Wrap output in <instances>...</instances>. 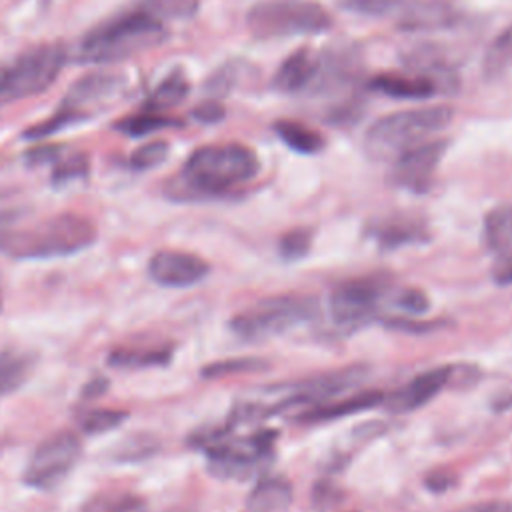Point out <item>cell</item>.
Here are the masks:
<instances>
[{"mask_svg":"<svg viewBox=\"0 0 512 512\" xmlns=\"http://www.w3.org/2000/svg\"><path fill=\"white\" fill-rule=\"evenodd\" d=\"M508 70H512V26L492 40L482 58V74L486 80H496Z\"/></svg>","mask_w":512,"mask_h":512,"instance_id":"30","label":"cell"},{"mask_svg":"<svg viewBox=\"0 0 512 512\" xmlns=\"http://www.w3.org/2000/svg\"><path fill=\"white\" fill-rule=\"evenodd\" d=\"M258 170V156L248 146L206 144L186 158L182 170L166 184V194L174 200L220 198L252 180Z\"/></svg>","mask_w":512,"mask_h":512,"instance_id":"1","label":"cell"},{"mask_svg":"<svg viewBox=\"0 0 512 512\" xmlns=\"http://www.w3.org/2000/svg\"><path fill=\"white\" fill-rule=\"evenodd\" d=\"M182 122L178 118H172L168 114H160V112H150V110H136L134 114L130 116H124L120 120H116L112 124V128L116 132H122L130 138H142V136H148L152 132H158V130H166V128H180Z\"/></svg>","mask_w":512,"mask_h":512,"instance_id":"27","label":"cell"},{"mask_svg":"<svg viewBox=\"0 0 512 512\" xmlns=\"http://www.w3.org/2000/svg\"><path fill=\"white\" fill-rule=\"evenodd\" d=\"M484 238L490 252L512 264V204L498 206L486 214Z\"/></svg>","mask_w":512,"mask_h":512,"instance_id":"24","label":"cell"},{"mask_svg":"<svg viewBox=\"0 0 512 512\" xmlns=\"http://www.w3.org/2000/svg\"><path fill=\"white\" fill-rule=\"evenodd\" d=\"M274 132L288 148H292L294 152H300V154H316L324 148L322 134L308 128L302 122H296V120L274 122Z\"/></svg>","mask_w":512,"mask_h":512,"instance_id":"28","label":"cell"},{"mask_svg":"<svg viewBox=\"0 0 512 512\" xmlns=\"http://www.w3.org/2000/svg\"><path fill=\"white\" fill-rule=\"evenodd\" d=\"M246 70V62L240 60H228L220 68H216L204 82V92L210 98H224L226 94L236 88L238 80L242 78V72Z\"/></svg>","mask_w":512,"mask_h":512,"instance_id":"32","label":"cell"},{"mask_svg":"<svg viewBox=\"0 0 512 512\" xmlns=\"http://www.w3.org/2000/svg\"><path fill=\"white\" fill-rule=\"evenodd\" d=\"M0 306H2V296H0Z\"/></svg>","mask_w":512,"mask_h":512,"instance_id":"47","label":"cell"},{"mask_svg":"<svg viewBox=\"0 0 512 512\" xmlns=\"http://www.w3.org/2000/svg\"><path fill=\"white\" fill-rule=\"evenodd\" d=\"M454 372H456L454 366H436L426 372H420L408 384L394 390L388 398L384 396L382 402H386L388 410H392L396 414L412 412V410L420 408L422 404L430 402L444 386H448Z\"/></svg>","mask_w":512,"mask_h":512,"instance_id":"15","label":"cell"},{"mask_svg":"<svg viewBox=\"0 0 512 512\" xmlns=\"http://www.w3.org/2000/svg\"><path fill=\"white\" fill-rule=\"evenodd\" d=\"M210 272V264L190 252L158 250L148 260V276L168 288H188L202 282Z\"/></svg>","mask_w":512,"mask_h":512,"instance_id":"14","label":"cell"},{"mask_svg":"<svg viewBox=\"0 0 512 512\" xmlns=\"http://www.w3.org/2000/svg\"><path fill=\"white\" fill-rule=\"evenodd\" d=\"M458 20L460 10L450 0H416L402 10L398 26L408 32H428L450 28Z\"/></svg>","mask_w":512,"mask_h":512,"instance_id":"16","label":"cell"},{"mask_svg":"<svg viewBox=\"0 0 512 512\" xmlns=\"http://www.w3.org/2000/svg\"><path fill=\"white\" fill-rule=\"evenodd\" d=\"M82 452L80 438L70 430L46 436L32 452L22 480L34 490H54L76 466Z\"/></svg>","mask_w":512,"mask_h":512,"instance_id":"10","label":"cell"},{"mask_svg":"<svg viewBox=\"0 0 512 512\" xmlns=\"http://www.w3.org/2000/svg\"><path fill=\"white\" fill-rule=\"evenodd\" d=\"M190 114L194 120H198L202 124H214V122H220L226 112H224V106L216 98H208V100L196 104Z\"/></svg>","mask_w":512,"mask_h":512,"instance_id":"40","label":"cell"},{"mask_svg":"<svg viewBox=\"0 0 512 512\" xmlns=\"http://www.w3.org/2000/svg\"><path fill=\"white\" fill-rule=\"evenodd\" d=\"M462 512H512V504H508V502H484V504L470 506Z\"/></svg>","mask_w":512,"mask_h":512,"instance_id":"43","label":"cell"},{"mask_svg":"<svg viewBox=\"0 0 512 512\" xmlns=\"http://www.w3.org/2000/svg\"><path fill=\"white\" fill-rule=\"evenodd\" d=\"M128 418L120 408H90L78 416V426L84 434H104L118 428Z\"/></svg>","mask_w":512,"mask_h":512,"instance_id":"33","label":"cell"},{"mask_svg":"<svg viewBox=\"0 0 512 512\" xmlns=\"http://www.w3.org/2000/svg\"><path fill=\"white\" fill-rule=\"evenodd\" d=\"M392 300H394V306H396L400 312L412 314V316L424 314V312L430 308L428 296H426L422 290H418V288H402V290H398V292L392 296Z\"/></svg>","mask_w":512,"mask_h":512,"instance_id":"38","label":"cell"},{"mask_svg":"<svg viewBox=\"0 0 512 512\" xmlns=\"http://www.w3.org/2000/svg\"><path fill=\"white\" fill-rule=\"evenodd\" d=\"M446 148V140H432L406 150L394 160L392 182L412 192H426Z\"/></svg>","mask_w":512,"mask_h":512,"instance_id":"13","label":"cell"},{"mask_svg":"<svg viewBox=\"0 0 512 512\" xmlns=\"http://www.w3.org/2000/svg\"><path fill=\"white\" fill-rule=\"evenodd\" d=\"M274 430H258L246 436L236 434V424L228 422L218 428L198 430L190 436V444L208 458V470L218 478L246 480L272 460Z\"/></svg>","mask_w":512,"mask_h":512,"instance_id":"4","label":"cell"},{"mask_svg":"<svg viewBox=\"0 0 512 512\" xmlns=\"http://www.w3.org/2000/svg\"><path fill=\"white\" fill-rule=\"evenodd\" d=\"M172 360V346L170 344H148V346H118L108 354V364L114 368H152V366H166Z\"/></svg>","mask_w":512,"mask_h":512,"instance_id":"22","label":"cell"},{"mask_svg":"<svg viewBox=\"0 0 512 512\" xmlns=\"http://www.w3.org/2000/svg\"><path fill=\"white\" fill-rule=\"evenodd\" d=\"M126 78L116 72L94 70L80 76L64 94L56 110L22 130V138L36 142L50 138L62 130L84 124L94 118L98 112L108 108L116 96L122 94Z\"/></svg>","mask_w":512,"mask_h":512,"instance_id":"5","label":"cell"},{"mask_svg":"<svg viewBox=\"0 0 512 512\" xmlns=\"http://www.w3.org/2000/svg\"><path fill=\"white\" fill-rule=\"evenodd\" d=\"M170 152V146L166 140H152L142 146H138L130 156H128V166L130 170L142 172V170H152L160 166Z\"/></svg>","mask_w":512,"mask_h":512,"instance_id":"34","label":"cell"},{"mask_svg":"<svg viewBox=\"0 0 512 512\" xmlns=\"http://www.w3.org/2000/svg\"><path fill=\"white\" fill-rule=\"evenodd\" d=\"M344 4L352 12L370 14V16L382 14V12H386L390 8V0H344Z\"/></svg>","mask_w":512,"mask_h":512,"instance_id":"41","label":"cell"},{"mask_svg":"<svg viewBox=\"0 0 512 512\" xmlns=\"http://www.w3.org/2000/svg\"><path fill=\"white\" fill-rule=\"evenodd\" d=\"M108 386V382L104 378H94L86 388H84V398H94V396H100L104 392V388Z\"/></svg>","mask_w":512,"mask_h":512,"instance_id":"44","label":"cell"},{"mask_svg":"<svg viewBox=\"0 0 512 512\" xmlns=\"http://www.w3.org/2000/svg\"><path fill=\"white\" fill-rule=\"evenodd\" d=\"M384 294L386 280L378 276L346 280L332 290L330 316L340 328L362 326L376 318Z\"/></svg>","mask_w":512,"mask_h":512,"instance_id":"11","label":"cell"},{"mask_svg":"<svg viewBox=\"0 0 512 512\" xmlns=\"http://www.w3.org/2000/svg\"><path fill=\"white\" fill-rule=\"evenodd\" d=\"M66 56L62 42H44L0 64V108L48 90L62 72Z\"/></svg>","mask_w":512,"mask_h":512,"instance_id":"7","label":"cell"},{"mask_svg":"<svg viewBox=\"0 0 512 512\" xmlns=\"http://www.w3.org/2000/svg\"><path fill=\"white\" fill-rule=\"evenodd\" d=\"M452 118L454 110L450 106H428L388 114L368 128L364 150L372 160H396L434 132L446 128Z\"/></svg>","mask_w":512,"mask_h":512,"instance_id":"6","label":"cell"},{"mask_svg":"<svg viewBox=\"0 0 512 512\" xmlns=\"http://www.w3.org/2000/svg\"><path fill=\"white\" fill-rule=\"evenodd\" d=\"M66 146L62 144H34L32 148H28L24 152V162L28 166H46V164H52L60 152L64 150Z\"/></svg>","mask_w":512,"mask_h":512,"instance_id":"39","label":"cell"},{"mask_svg":"<svg viewBox=\"0 0 512 512\" xmlns=\"http://www.w3.org/2000/svg\"><path fill=\"white\" fill-rule=\"evenodd\" d=\"M98 238L90 218L62 212L26 228L0 230V252L16 260H50L78 254Z\"/></svg>","mask_w":512,"mask_h":512,"instance_id":"3","label":"cell"},{"mask_svg":"<svg viewBox=\"0 0 512 512\" xmlns=\"http://www.w3.org/2000/svg\"><path fill=\"white\" fill-rule=\"evenodd\" d=\"M138 4L160 20L190 18L198 10V0H138Z\"/></svg>","mask_w":512,"mask_h":512,"instance_id":"36","label":"cell"},{"mask_svg":"<svg viewBox=\"0 0 512 512\" xmlns=\"http://www.w3.org/2000/svg\"><path fill=\"white\" fill-rule=\"evenodd\" d=\"M384 322L390 328L404 330V332H426V330H432V326H438V322H414L410 318H390Z\"/></svg>","mask_w":512,"mask_h":512,"instance_id":"42","label":"cell"},{"mask_svg":"<svg viewBox=\"0 0 512 512\" xmlns=\"http://www.w3.org/2000/svg\"><path fill=\"white\" fill-rule=\"evenodd\" d=\"M36 354L20 348L0 350V396L12 394L22 388L32 376Z\"/></svg>","mask_w":512,"mask_h":512,"instance_id":"23","label":"cell"},{"mask_svg":"<svg viewBox=\"0 0 512 512\" xmlns=\"http://www.w3.org/2000/svg\"><path fill=\"white\" fill-rule=\"evenodd\" d=\"M406 68L432 80L438 92H452L458 86L454 64L436 46H416L404 56Z\"/></svg>","mask_w":512,"mask_h":512,"instance_id":"17","label":"cell"},{"mask_svg":"<svg viewBox=\"0 0 512 512\" xmlns=\"http://www.w3.org/2000/svg\"><path fill=\"white\" fill-rule=\"evenodd\" d=\"M314 64L316 56L308 48H300L292 52L276 70L272 78V86L278 92L284 94H296V92H306L312 74H314Z\"/></svg>","mask_w":512,"mask_h":512,"instance_id":"20","label":"cell"},{"mask_svg":"<svg viewBox=\"0 0 512 512\" xmlns=\"http://www.w3.org/2000/svg\"><path fill=\"white\" fill-rule=\"evenodd\" d=\"M268 368V362L262 358H228V360H218L202 368L204 378H224L232 374H242V372H258Z\"/></svg>","mask_w":512,"mask_h":512,"instance_id":"35","label":"cell"},{"mask_svg":"<svg viewBox=\"0 0 512 512\" xmlns=\"http://www.w3.org/2000/svg\"><path fill=\"white\" fill-rule=\"evenodd\" d=\"M454 482V478H450L448 474H440V476H430L428 480H426V484L430 486V490H446L450 484Z\"/></svg>","mask_w":512,"mask_h":512,"instance_id":"45","label":"cell"},{"mask_svg":"<svg viewBox=\"0 0 512 512\" xmlns=\"http://www.w3.org/2000/svg\"><path fill=\"white\" fill-rule=\"evenodd\" d=\"M50 166H52V172H50L52 186H66L74 180L86 178L90 172L88 156L84 152H76L68 148H64Z\"/></svg>","mask_w":512,"mask_h":512,"instance_id":"31","label":"cell"},{"mask_svg":"<svg viewBox=\"0 0 512 512\" xmlns=\"http://www.w3.org/2000/svg\"><path fill=\"white\" fill-rule=\"evenodd\" d=\"M246 22L260 40L320 34L332 26L328 10L314 0H262L248 10Z\"/></svg>","mask_w":512,"mask_h":512,"instance_id":"9","label":"cell"},{"mask_svg":"<svg viewBox=\"0 0 512 512\" xmlns=\"http://www.w3.org/2000/svg\"><path fill=\"white\" fill-rule=\"evenodd\" d=\"M144 500L128 490H104L92 494L80 512H144Z\"/></svg>","mask_w":512,"mask_h":512,"instance_id":"29","label":"cell"},{"mask_svg":"<svg viewBox=\"0 0 512 512\" xmlns=\"http://www.w3.org/2000/svg\"><path fill=\"white\" fill-rule=\"evenodd\" d=\"M310 244H312V230L310 228H294L280 238L278 252L286 262H294L308 254Z\"/></svg>","mask_w":512,"mask_h":512,"instance_id":"37","label":"cell"},{"mask_svg":"<svg viewBox=\"0 0 512 512\" xmlns=\"http://www.w3.org/2000/svg\"><path fill=\"white\" fill-rule=\"evenodd\" d=\"M370 234L382 248H398V246L420 244L428 240V228L424 220L408 214H394V216L376 220L370 226Z\"/></svg>","mask_w":512,"mask_h":512,"instance_id":"18","label":"cell"},{"mask_svg":"<svg viewBox=\"0 0 512 512\" xmlns=\"http://www.w3.org/2000/svg\"><path fill=\"white\" fill-rule=\"evenodd\" d=\"M368 86L384 96L400 98V100H420L430 98L438 92L436 84L424 76H402V74H378Z\"/></svg>","mask_w":512,"mask_h":512,"instance_id":"21","label":"cell"},{"mask_svg":"<svg viewBox=\"0 0 512 512\" xmlns=\"http://www.w3.org/2000/svg\"><path fill=\"white\" fill-rule=\"evenodd\" d=\"M318 314V304L310 296L282 294L270 296L230 320V330L248 342L268 340L310 322Z\"/></svg>","mask_w":512,"mask_h":512,"instance_id":"8","label":"cell"},{"mask_svg":"<svg viewBox=\"0 0 512 512\" xmlns=\"http://www.w3.org/2000/svg\"><path fill=\"white\" fill-rule=\"evenodd\" d=\"M384 400V394L380 390H366L352 394L344 400H328L318 406H312L296 416L300 422H322V420H336L342 416H350L368 408H374Z\"/></svg>","mask_w":512,"mask_h":512,"instance_id":"19","label":"cell"},{"mask_svg":"<svg viewBox=\"0 0 512 512\" xmlns=\"http://www.w3.org/2000/svg\"><path fill=\"white\" fill-rule=\"evenodd\" d=\"M168 38L164 20L144 10L138 2L114 12L92 26L78 44V60L86 64H110L150 50Z\"/></svg>","mask_w":512,"mask_h":512,"instance_id":"2","label":"cell"},{"mask_svg":"<svg viewBox=\"0 0 512 512\" xmlns=\"http://www.w3.org/2000/svg\"><path fill=\"white\" fill-rule=\"evenodd\" d=\"M500 282H504V284H512V264L500 274Z\"/></svg>","mask_w":512,"mask_h":512,"instance_id":"46","label":"cell"},{"mask_svg":"<svg viewBox=\"0 0 512 512\" xmlns=\"http://www.w3.org/2000/svg\"><path fill=\"white\" fill-rule=\"evenodd\" d=\"M188 92H190V82H188L186 74L180 68H176L154 86V90L146 96L142 108L150 110V112L166 114L168 110L182 104L186 100Z\"/></svg>","mask_w":512,"mask_h":512,"instance_id":"25","label":"cell"},{"mask_svg":"<svg viewBox=\"0 0 512 512\" xmlns=\"http://www.w3.org/2000/svg\"><path fill=\"white\" fill-rule=\"evenodd\" d=\"M360 70H362V62L356 46H348V44L326 46L316 56L314 74L306 92L328 94V92L342 90L358 80Z\"/></svg>","mask_w":512,"mask_h":512,"instance_id":"12","label":"cell"},{"mask_svg":"<svg viewBox=\"0 0 512 512\" xmlns=\"http://www.w3.org/2000/svg\"><path fill=\"white\" fill-rule=\"evenodd\" d=\"M292 500V486L280 476L262 478L246 498L250 512H280Z\"/></svg>","mask_w":512,"mask_h":512,"instance_id":"26","label":"cell"}]
</instances>
